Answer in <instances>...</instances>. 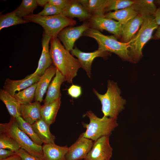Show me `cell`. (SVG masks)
<instances>
[{
  "label": "cell",
  "instance_id": "obj_1",
  "mask_svg": "<svg viewBox=\"0 0 160 160\" xmlns=\"http://www.w3.org/2000/svg\"><path fill=\"white\" fill-rule=\"evenodd\" d=\"M50 44L49 52L53 65L64 76L66 81L72 83L78 70L81 68L78 60L65 48L57 37L51 38Z\"/></svg>",
  "mask_w": 160,
  "mask_h": 160
},
{
  "label": "cell",
  "instance_id": "obj_2",
  "mask_svg": "<svg viewBox=\"0 0 160 160\" xmlns=\"http://www.w3.org/2000/svg\"><path fill=\"white\" fill-rule=\"evenodd\" d=\"M93 91L101 102L104 116L117 119L119 113L124 108L126 101L120 96V90L116 83L108 80L107 91L103 95L99 94L94 89Z\"/></svg>",
  "mask_w": 160,
  "mask_h": 160
},
{
  "label": "cell",
  "instance_id": "obj_3",
  "mask_svg": "<svg viewBox=\"0 0 160 160\" xmlns=\"http://www.w3.org/2000/svg\"><path fill=\"white\" fill-rule=\"evenodd\" d=\"M83 35L95 39L98 44V50L113 53L125 61L134 63L129 56L127 43L118 41L114 36L105 35L90 28Z\"/></svg>",
  "mask_w": 160,
  "mask_h": 160
},
{
  "label": "cell",
  "instance_id": "obj_4",
  "mask_svg": "<svg viewBox=\"0 0 160 160\" xmlns=\"http://www.w3.org/2000/svg\"><path fill=\"white\" fill-rule=\"evenodd\" d=\"M158 26L154 15L145 17L137 34L127 43L129 56L134 63L138 62L143 57L142 50L144 46L152 38L153 32Z\"/></svg>",
  "mask_w": 160,
  "mask_h": 160
},
{
  "label": "cell",
  "instance_id": "obj_5",
  "mask_svg": "<svg viewBox=\"0 0 160 160\" xmlns=\"http://www.w3.org/2000/svg\"><path fill=\"white\" fill-rule=\"evenodd\" d=\"M0 133L12 137L19 144L21 148L32 155L44 160L42 146L36 144L19 128L15 118L11 116L9 122L0 124Z\"/></svg>",
  "mask_w": 160,
  "mask_h": 160
},
{
  "label": "cell",
  "instance_id": "obj_6",
  "mask_svg": "<svg viewBox=\"0 0 160 160\" xmlns=\"http://www.w3.org/2000/svg\"><path fill=\"white\" fill-rule=\"evenodd\" d=\"M23 19L29 23H34L41 25L44 29V32L51 38L57 37L63 29L68 26H73L76 23L73 19L62 15L43 16L32 13Z\"/></svg>",
  "mask_w": 160,
  "mask_h": 160
},
{
  "label": "cell",
  "instance_id": "obj_7",
  "mask_svg": "<svg viewBox=\"0 0 160 160\" xmlns=\"http://www.w3.org/2000/svg\"><path fill=\"white\" fill-rule=\"evenodd\" d=\"M85 116L88 117V124L83 125L86 129L82 133L83 136L94 141L105 136H109L112 132L118 126L117 119L104 116L97 117L91 111H87Z\"/></svg>",
  "mask_w": 160,
  "mask_h": 160
},
{
  "label": "cell",
  "instance_id": "obj_8",
  "mask_svg": "<svg viewBox=\"0 0 160 160\" xmlns=\"http://www.w3.org/2000/svg\"><path fill=\"white\" fill-rule=\"evenodd\" d=\"M89 28L87 21L84 22L79 26H68L59 33L57 37L62 41L65 48L71 51L73 49L75 41Z\"/></svg>",
  "mask_w": 160,
  "mask_h": 160
},
{
  "label": "cell",
  "instance_id": "obj_9",
  "mask_svg": "<svg viewBox=\"0 0 160 160\" xmlns=\"http://www.w3.org/2000/svg\"><path fill=\"white\" fill-rule=\"evenodd\" d=\"M109 136H102L94 141L84 160H110L113 148L110 145Z\"/></svg>",
  "mask_w": 160,
  "mask_h": 160
},
{
  "label": "cell",
  "instance_id": "obj_10",
  "mask_svg": "<svg viewBox=\"0 0 160 160\" xmlns=\"http://www.w3.org/2000/svg\"><path fill=\"white\" fill-rule=\"evenodd\" d=\"M87 22L90 28L98 31L105 30L117 39L121 37L122 25L119 22L104 16H92Z\"/></svg>",
  "mask_w": 160,
  "mask_h": 160
},
{
  "label": "cell",
  "instance_id": "obj_11",
  "mask_svg": "<svg viewBox=\"0 0 160 160\" xmlns=\"http://www.w3.org/2000/svg\"><path fill=\"white\" fill-rule=\"evenodd\" d=\"M92 140L84 137L82 133L76 142L68 147L65 155V160L84 159L92 146Z\"/></svg>",
  "mask_w": 160,
  "mask_h": 160
},
{
  "label": "cell",
  "instance_id": "obj_12",
  "mask_svg": "<svg viewBox=\"0 0 160 160\" xmlns=\"http://www.w3.org/2000/svg\"><path fill=\"white\" fill-rule=\"evenodd\" d=\"M71 54L77 58L81 68L86 71L90 78L91 76V65L93 61L97 57L105 58L110 55V52L97 49L90 52H83L75 47L71 51Z\"/></svg>",
  "mask_w": 160,
  "mask_h": 160
},
{
  "label": "cell",
  "instance_id": "obj_13",
  "mask_svg": "<svg viewBox=\"0 0 160 160\" xmlns=\"http://www.w3.org/2000/svg\"><path fill=\"white\" fill-rule=\"evenodd\" d=\"M40 77L33 76L31 74L21 80H15L7 78L4 84L3 89L13 96L17 91L23 90L37 82Z\"/></svg>",
  "mask_w": 160,
  "mask_h": 160
},
{
  "label": "cell",
  "instance_id": "obj_14",
  "mask_svg": "<svg viewBox=\"0 0 160 160\" xmlns=\"http://www.w3.org/2000/svg\"><path fill=\"white\" fill-rule=\"evenodd\" d=\"M51 38L43 32L42 39V51L39 59L37 68L33 76H41L52 64L53 62L49 52V44Z\"/></svg>",
  "mask_w": 160,
  "mask_h": 160
},
{
  "label": "cell",
  "instance_id": "obj_15",
  "mask_svg": "<svg viewBox=\"0 0 160 160\" xmlns=\"http://www.w3.org/2000/svg\"><path fill=\"white\" fill-rule=\"evenodd\" d=\"M57 71L56 67L52 64L40 76L37 82L34 100L40 103L43 101V97L53 77L55 75Z\"/></svg>",
  "mask_w": 160,
  "mask_h": 160
},
{
  "label": "cell",
  "instance_id": "obj_16",
  "mask_svg": "<svg viewBox=\"0 0 160 160\" xmlns=\"http://www.w3.org/2000/svg\"><path fill=\"white\" fill-rule=\"evenodd\" d=\"M145 17L138 15L122 25L121 41L129 42L136 35L143 24Z\"/></svg>",
  "mask_w": 160,
  "mask_h": 160
},
{
  "label": "cell",
  "instance_id": "obj_17",
  "mask_svg": "<svg viewBox=\"0 0 160 160\" xmlns=\"http://www.w3.org/2000/svg\"><path fill=\"white\" fill-rule=\"evenodd\" d=\"M41 105L38 101L20 105L21 116L26 122L32 124L41 118Z\"/></svg>",
  "mask_w": 160,
  "mask_h": 160
},
{
  "label": "cell",
  "instance_id": "obj_18",
  "mask_svg": "<svg viewBox=\"0 0 160 160\" xmlns=\"http://www.w3.org/2000/svg\"><path fill=\"white\" fill-rule=\"evenodd\" d=\"M62 15L70 18H78L80 21L88 20L92 16L78 0H71L69 4L63 10Z\"/></svg>",
  "mask_w": 160,
  "mask_h": 160
},
{
  "label": "cell",
  "instance_id": "obj_19",
  "mask_svg": "<svg viewBox=\"0 0 160 160\" xmlns=\"http://www.w3.org/2000/svg\"><path fill=\"white\" fill-rule=\"evenodd\" d=\"M65 81L64 76L57 68L55 76L48 87L45 97L43 101L44 104L49 103L61 98V86Z\"/></svg>",
  "mask_w": 160,
  "mask_h": 160
},
{
  "label": "cell",
  "instance_id": "obj_20",
  "mask_svg": "<svg viewBox=\"0 0 160 160\" xmlns=\"http://www.w3.org/2000/svg\"><path fill=\"white\" fill-rule=\"evenodd\" d=\"M67 145L60 146L55 143L44 144L42 150L44 160H65L68 150Z\"/></svg>",
  "mask_w": 160,
  "mask_h": 160
},
{
  "label": "cell",
  "instance_id": "obj_21",
  "mask_svg": "<svg viewBox=\"0 0 160 160\" xmlns=\"http://www.w3.org/2000/svg\"><path fill=\"white\" fill-rule=\"evenodd\" d=\"M31 126L43 143H55V137L50 131V125L41 118L31 124Z\"/></svg>",
  "mask_w": 160,
  "mask_h": 160
},
{
  "label": "cell",
  "instance_id": "obj_22",
  "mask_svg": "<svg viewBox=\"0 0 160 160\" xmlns=\"http://www.w3.org/2000/svg\"><path fill=\"white\" fill-rule=\"evenodd\" d=\"M92 16H104L108 0H78Z\"/></svg>",
  "mask_w": 160,
  "mask_h": 160
},
{
  "label": "cell",
  "instance_id": "obj_23",
  "mask_svg": "<svg viewBox=\"0 0 160 160\" xmlns=\"http://www.w3.org/2000/svg\"><path fill=\"white\" fill-rule=\"evenodd\" d=\"M0 99L5 105L11 116L14 118L21 116V104L14 96L3 89L0 90Z\"/></svg>",
  "mask_w": 160,
  "mask_h": 160
},
{
  "label": "cell",
  "instance_id": "obj_24",
  "mask_svg": "<svg viewBox=\"0 0 160 160\" xmlns=\"http://www.w3.org/2000/svg\"><path fill=\"white\" fill-rule=\"evenodd\" d=\"M61 103V98H60L41 106V118L50 125L55 121Z\"/></svg>",
  "mask_w": 160,
  "mask_h": 160
},
{
  "label": "cell",
  "instance_id": "obj_25",
  "mask_svg": "<svg viewBox=\"0 0 160 160\" xmlns=\"http://www.w3.org/2000/svg\"><path fill=\"white\" fill-rule=\"evenodd\" d=\"M138 15L131 6L113 12H109L105 13V17L106 18L116 20L123 25Z\"/></svg>",
  "mask_w": 160,
  "mask_h": 160
},
{
  "label": "cell",
  "instance_id": "obj_26",
  "mask_svg": "<svg viewBox=\"0 0 160 160\" xmlns=\"http://www.w3.org/2000/svg\"><path fill=\"white\" fill-rule=\"evenodd\" d=\"M131 6L138 15L145 17L153 15L157 8L153 0H135Z\"/></svg>",
  "mask_w": 160,
  "mask_h": 160
},
{
  "label": "cell",
  "instance_id": "obj_27",
  "mask_svg": "<svg viewBox=\"0 0 160 160\" xmlns=\"http://www.w3.org/2000/svg\"><path fill=\"white\" fill-rule=\"evenodd\" d=\"M29 23L23 18L18 17L15 10L5 14H1L0 16V30L2 29L17 25Z\"/></svg>",
  "mask_w": 160,
  "mask_h": 160
},
{
  "label": "cell",
  "instance_id": "obj_28",
  "mask_svg": "<svg viewBox=\"0 0 160 160\" xmlns=\"http://www.w3.org/2000/svg\"><path fill=\"white\" fill-rule=\"evenodd\" d=\"M37 82L29 87L16 93L14 97L21 104L32 103L34 99Z\"/></svg>",
  "mask_w": 160,
  "mask_h": 160
},
{
  "label": "cell",
  "instance_id": "obj_29",
  "mask_svg": "<svg viewBox=\"0 0 160 160\" xmlns=\"http://www.w3.org/2000/svg\"><path fill=\"white\" fill-rule=\"evenodd\" d=\"M19 128L36 144L42 146L43 143L33 129L31 125L25 121L21 116L15 118Z\"/></svg>",
  "mask_w": 160,
  "mask_h": 160
},
{
  "label": "cell",
  "instance_id": "obj_30",
  "mask_svg": "<svg viewBox=\"0 0 160 160\" xmlns=\"http://www.w3.org/2000/svg\"><path fill=\"white\" fill-rule=\"evenodd\" d=\"M38 6L36 0H23L20 5L14 10L18 17L23 18L33 13Z\"/></svg>",
  "mask_w": 160,
  "mask_h": 160
},
{
  "label": "cell",
  "instance_id": "obj_31",
  "mask_svg": "<svg viewBox=\"0 0 160 160\" xmlns=\"http://www.w3.org/2000/svg\"><path fill=\"white\" fill-rule=\"evenodd\" d=\"M21 148L17 142L12 137L0 133V148H4L16 152Z\"/></svg>",
  "mask_w": 160,
  "mask_h": 160
},
{
  "label": "cell",
  "instance_id": "obj_32",
  "mask_svg": "<svg viewBox=\"0 0 160 160\" xmlns=\"http://www.w3.org/2000/svg\"><path fill=\"white\" fill-rule=\"evenodd\" d=\"M134 2V0H108L105 11L107 12L112 10L115 11L124 9L131 7Z\"/></svg>",
  "mask_w": 160,
  "mask_h": 160
},
{
  "label": "cell",
  "instance_id": "obj_33",
  "mask_svg": "<svg viewBox=\"0 0 160 160\" xmlns=\"http://www.w3.org/2000/svg\"><path fill=\"white\" fill-rule=\"evenodd\" d=\"M63 10L60 9L48 2L44 7V9L38 14L43 16H49L62 15Z\"/></svg>",
  "mask_w": 160,
  "mask_h": 160
},
{
  "label": "cell",
  "instance_id": "obj_34",
  "mask_svg": "<svg viewBox=\"0 0 160 160\" xmlns=\"http://www.w3.org/2000/svg\"><path fill=\"white\" fill-rule=\"evenodd\" d=\"M68 93L72 97L78 98L82 93L81 87L78 85L72 84L68 89Z\"/></svg>",
  "mask_w": 160,
  "mask_h": 160
},
{
  "label": "cell",
  "instance_id": "obj_35",
  "mask_svg": "<svg viewBox=\"0 0 160 160\" xmlns=\"http://www.w3.org/2000/svg\"><path fill=\"white\" fill-rule=\"evenodd\" d=\"M15 152L20 156L22 160H44L32 155L26 151L21 148L16 151Z\"/></svg>",
  "mask_w": 160,
  "mask_h": 160
},
{
  "label": "cell",
  "instance_id": "obj_36",
  "mask_svg": "<svg viewBox=\"0 0 160 160\" xmlns=\"http://www.w3.org/2000/svg\"><path fill=\"white\" fill-rule=\"evenodd\" d=\"M70 1L71 0H49L48 2L63 10L69 4Z\"/></svg>",
  "mask_w": 160,
  "mask_h": 160
},
{
  "label": "cell",
  "instance_id": "obj_37",
  "mask_svg": "<svg viewBox=\"0 0 160 160\" xmlns=\"http://www.w3.org/2000/svg\"><path fill=\"white\" fill-rule=\"evenodd\" d=\"M16 154L15 152L11 150L0 148V160L6 159Z\"/></svg>",
  "mask_w": 160,
  "mask_h": 160
},
{
  "label": "cell",
  "instance_id": "obj_38",
  "mask_svg": "<svg viewBox=\"0 0 160 160\" xmlns=\"http://www.w3.org/2000/svg\"><path fill=\"white\" fill-rule=\"evenodd\" d=\"M154 16L156 23L160 26V7L157 8Z\"/></svg>",
  "mask_w": 160,
  "mask_h": 160
},
{
  "label": "cell",
  "instance_id": "obj_39",
  "mask_svg": "<svg viewBox=\"0 0 160 160\" xmlns=\"http://www.w3.org/2000/svg\"><path fill=\"white\" fill-rule=\"evenodd\" d=\"M156 30L154 35L152 36V39L154 40L160 39V26H159Z\"/></svg>",
  "mask_w": 160,
  "mask_h": 160
},
{
  "label": "cell",
  "instance_id": "obj_40",
  "mask_svg": "<svg viewBox=\"0 0 160 160\" xmlns=\"http://www.w3.org/2000/svg\"><path fill=\"white\" fill-rule=\"evenodd\" d=\"M38 6L44 7L45 4L49 2V0H37Z\"/></svg>",
  "mask_w": 160,
  "mask_h": 160
},
{
  "label": "cell",
  "instance_id": "obj_41",
  "mask_svg": "<svg viewBox=\"0 0 160 160\" xmlns=\"http://www.w3.org/2000/svg\"><path fill=\"white\" fill-rule=\"evenodd\" d=\"M3 160H22L20 156L16 153L15 155Z\"/></svg>",
  "mask_w": 160,
  "mask_h": 160
},
{
  "label": "cell",
  "instance_id": "obj_42",
  "mask_svg": "<svg viewBox=\"0 0 160 160\" xmlns=\"http://www.w3.org/2000/svg\"><path fill=\"white\" fill-rule=\"evenodd\" d=\"M155 3L160 5V0H157L155 1Z\"/></svg>",
  "mask_w": 160,
  "mask_h": 160
}]
</instances>
